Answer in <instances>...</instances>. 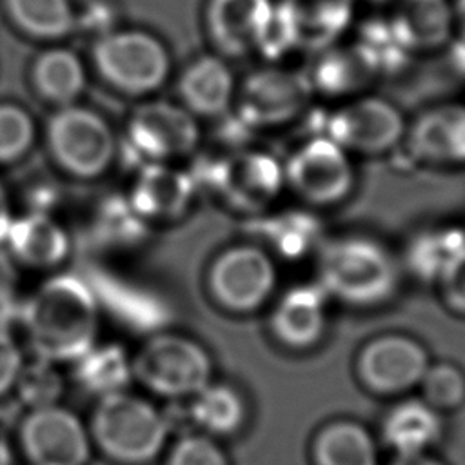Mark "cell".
Returning a JSON list of instances; mask_svg holds the SVG:
<instances>
[{
  "label": "cell",
  "mask_w": 465,
  "mask_h": 465,
  "mask_svg": "<svg viewBox=\"0 0 465 465\" xmlns=\"http://www.w3.org/2000/svg\"><path fill=\"white\" fill-rule=\"evenodd\" d=\"M20 316L29 347L40 360L76 361L96 343V298L73 274L45 280L24 303Z\"/></svg>",
  "instance_id": "obj_1"
},
{
  "label": "cell",
  "mask_w": 465,
  "mask_h": 465,
  "mask_svg": "<svg viewBox=\"0 0 465 465\" xmlns=\"http://www.w3.org/2000/svg\"><path fill=\"white\" fill-rule=\"evenodd\" d=\"M314 258L316 283L331 302L376 309L389 303L401 287L400 256L371 234L347 232L325 238Z\"/></svg>",
  "instance_id": "obj_2"
},
{
  "label": "cell",
  "mask_w": 465,
  "mask_h": 465,
  "mask_svg": "<svg viewBox=\"0 0 465 465\" xmlns=\"http://www.w3.org/2000/svg\"><path fill=\"white\" fill-rule=\"evenodd\" d=\"M93 445L120 465H145L167 445L171 420L149 400L127 391L98 398L89 420Z\"/></svg>",
  "instance_id": "obj_3"
},
{
  "label": "cell",
  "mask_w": 465,
  "mask_h": 465,
  "mask_svg": "<svg viewBox=\"0 0 465 465\" xmlns=\"http://www.w3.org/2000/svg\"><path fill=\"white\" fill-rule=\"evenodd\" d=\"M133 380L151 394L182 401L193 398L213 378L209 352L180 334H154L131 358Z\"/></svg>",
  "instance_id": "obj_4"
},
{
  "label": "cell",
  "mask_w": 465,
  "mask_h": 465,
  "mask_svg": "<svg viewBox=\"0 0 465 465\" xmlns=\"http://www.w3.org/2000/svg\"><path fill=\"white\" fill-rule=\"evenodd\" d=\"M189 173L196 189L218 193L238 211L262 213L285 189L283 163L265 151H238L222 158L202 160Z\"/></svg>",
  "instance_id": "obj_5"
},
{
  "label": "cell",
  "mask_w": 465,
  "mask_h": 465,
  "mask_svg": "<svg viewBox=\"0 0 465 465\" xmlns=\"http://www.w3.org/2000/svg\"><path fill=\"white\" fill-rule=\"evenodd\" d=\"M285 189L311 209L334 207L356 187L352 154L323 133L303 140L283 163Z\"/></svg>",
  "instance_id": "obj_6"
},
{
  "label": "cell",
  "mask_w": 465,
  "mask_h": 465,
  "mask_svg": "<svg viewBox=\"0 0 465 465\" xmlns=\"http://www.w3.org/2000/svg\"><path fill=\"white\" fill-rule=\"evenodd\" d=\"M405 131L407 120L396 104L361 93L336 105L318 133L332 138L352 156H380L401 147Z\"/></svg>",
  "instance_id": "obj_7"
},
{
  "label": "cell",
  "mask_w": 465,
  "mask_h": 465,
  "mask_svg": "<svg viewBox=\"0 0 465 465\" xmlns=\"http://www.w3.org/2000/svg\"><path fill=\"white\" fill-rule=\"evenodd\" d=\"M93 62L107 84L127 94L156 91L171 65L163 44L143 31H109L98 36Z\"/></svg>",
  "instance_id": "obj_8"
},
{
  "label": "cell",
  "mask_w": 465,
  "mask_h": 465,
  "mask_svg": "<svg viewBox=\"0 0 465 465\" xmlns=\"http://www.w3.org/2000/svg\"><path fill=\"white\" fill-rule=\"evenodd\" d=\"M45 142L54 162L78 178L104 174L116 151L109 124L98 113L73 104L49 118Z\"/></svg>",
  "instance_id": "obj_9"
},
{
  "label": "cell",
  "mask_w": 465,
  "mask_h": 465,
  "mask_svg": "<svg viewBox=\"0 0 465 465\" xmlns=\"http://www.w3.org/2000/svg\"><path fill=\"white\" fill-rule=\"evenodd\" d=\"M207 283L220 307L234 314H249L272 298L278 271L265 247L243 243L229 247L214 258Z\"/></svg>",
  "instance_id": "obj_10"
},
{
  "label": "cell",
  "mask_w": 465,
  "mask_h": 465,
  "mask_svg": "<svg viewBox=\"0 0 465 465\" xmlns=\"http://www.w3.org/2000/svg\"><path fill=\"white\" fill-rule=\"evenodd\" d=\"M27 465H87L93 441L87 425L58 403L29 409L18 427Z\"/></svg>",
  "instance_id": "obj_11"
},
{
  "label": "cell",
  "mask_w": 465,
  "mask_h": 465,
  "mask_svg": "<svg viewBox=\"0 0 465 465\" xmlns=\"http://www.w3.org/2000/svg\"><path fill=\"white\" fill-rule=\"evenodd\" d=\"M312 96L305 71L263 67L242 84L236 116L249 129L285 125L303 114Z\"/></svg>",
  "instance_id": "obj_12"
},
{
  "label": "cell",
  "mask_w": 465,
  "mask_h": 465,
  "mask_svg": "<svg viewBox=\"0 0 465 465\" xmlns=\"http://www.w3.org/2000/svg\"><path fill=\"white\" fill-rule=\"evenodd\" d=\"M198 140L194 114L163 100L138 105L129 118L125 134L127 149L140 167L185 156L196 149Z\"/></svg>",
  "instance_id": "obj_13"
},
{
  "label": "cell",
  "mask_w": 465,
  "mask_h": 465,
  "mask_svg": "<svg viewBox=\"0 0 465 465\" xmlns=\"http://www.w3.org/2000/svg\"><path fill=\"white\" fill-rule=\"evenodd\" d=\"M401 147L423 165H465V102H443L423 109L411 122Z\"/></svg>",
  "instance_id": "obj_14"
},
{
  "label": "cell",
  "mask_w": 465,
  "mask_h": 465,
  "mask_svg": "<svg viewBox=\"0 0 465 465\" xmlns=\"http://www.w3.org/2000/svg\"><path fill=\"white\" fill-rule=\"evenodd\" d=\"M430 365L425 347L405 334L391 332L369 340L358 354V374L378 392H401L420 385Z\"/></svg>",
  "instance_id": "obj_15"
},
{
  "label": "cell",
  "mask_w": 465,
  "mask_h": 465,
  "mask_svg": "<svg viewBox=\"0 0 465 465\" xmlns=\"http://www.w3.org/2000/svg\"><path fill=\"white\" fill-rule=\"evenodd\" d=\"M329 307L331 298L316 282L292 285L274 302L269 329L289 349H311L327 332Z\"/></svg>",
  "instance_id": "obj_16"
},
{
  "label": "cell",
  "mask_w": 465,
  "mask_h": 465,
  "mask_svg": "<svg viewBox=\"0 0 465 465\" xmlns=\"http://www.w3.org/2000/svg\"><path fill=\"white\" fill-rule=\"evenodd\" d=\"M272 11L271 0H209L205 25L211 42L231 56L256 51Z\"/></svg>",
  "instance_id": "obj_17"
},
{
  "label": "cell",
  "mask_w": 465,
  "mask_h": 465,
  "mask_svg": "<svg viewBox=\"0 0 465 465\" xmlns=\"http://www.w3.org/2000/svg\"><path fill=\"white\" fill-rule=\"evenodd\" d=\"M194 193L196 185L189 173L167 163H145L136 176L129 202L145 220H173L187 211Z\"/></svg>",
  "instance_id": "obj_18"
},
{
  "label": "cell",
  "mask_w": 465,
  "mask_h": 465,
  "mask_svg": "<svg viewBox=\"0 0 465 465\" xmlns=\"http://www.w3.org/2000/svg\"><path fill=\"white\" fill-rule=\"evenodd\" d=\"M296 38L298 51L318 53L349 29L354 0H283L278 4Z\"/></svg>",
  "instance_id": "obj_19"
},
{
  "label": "cell",
  "mask_w": 465,
  "mask_h": 465,
  "mask_svg": "<svg viewBox=\"0 0 465 465\" xmlns=\"http://www.w3.org/2000/svg\"><path fill=\"white\" fill-rule=\"evenodd\" d=\"M389 15L398 36L412 54L445 49L456 33L452 2L449 0H394Z\"/></svg>",
  "instance_id": "obj_20"
},
{
  "label": "cell",
  "mask_w": 465,
  "mask_h": 465,
  "mask_svg": "<svg viewBox=\"0 0 465 465\" xmlns=\"http://www.w3.org/2000/svg\"><path fill=\"white\" fill-rule=\"evenodd\" d=\"M5 243L18 262L35 269L56 267L69 254L65 229L47 213L38 211L13 218Z\"/></svg>",
  "instance_id": "obj_21"
},
{
  "label": "cell",
  "mask_w": 465,
  "mask_h": 465,
  "mask_svg": "<svg viewBox=\"0 0 465 465\" xmlns=\"http://www.w3.org/2000/svg\"><path fill=\"white\" fill-rule=\"evenodd\" d=\"M305 74L314 96L322 94L327 98H352L361 94L376 78L352 44H332L314 53L312 65Z\"/></svg>",
  "instance_id": "obj_22"
},
{
  "label": "cell",
  "mask_w": 465,
  "mask_h": 465,
  "mask_svg": "<svg viewBox=\"0 0 465 465\" xmlns=\"http://www.w3.org/2000/svg\"><path fill=\"white\" fill-rule=\"evenodd\" d=\"M254 231L271 254L285 260L314 256L325 240L323 225L311 207L267 214L254 223Z\"/></svg>",
  "instance_id": "obj_23"
},
{
  "label": "cell",
  "mask_w": 465,
  "mask_h": 465,
  "mask_svg": "<svg viewBox=\"0 0 465 465\" xmlns=\"http://www.w3.org/2000/svg\"><path fill=\"white\" fill-rule=\"evenodd\" d=\"M465 247V229L454 223L416 229L400 256L403 272L434 285L445 265Z\"/></svg>",
  "instance_id": "obj_24"
},
{
  "label": "cell",
  "mask_w": 465,
  "mask_h": 465,
  "mask_svg": "<svg viewBox=\"0 0 465 465\" xmlns=\"http://www.w3.org/2000/svg\"><path fill=\"white\" fill-rule=\"evenodd\" d=\"M178 93L191 114L216 116L231 105L234 76L222 58L202 56L182 73Z\"/></svg>",
  "instance_id": "obj_25"
},
{
  "label": "cell",
  "mask_w": 465,
  "mask_h": 465,
  "mask_svg": "<svg viewBox=\"0 0 465 465\" xmlns=\"http://www.w3.org/2000/svg\"><path fill=\"white\" fill-rule=\"evenodd\" d=\"M187 418L198 432L211 438L236 434L247 420L242 392L227 383H209L187 400Z\"/></svg>",
  "instance_id": "obj_26"
},
{
  "label": "cell",
  "mask_w": 465,
  "mask_h": 465,
  "mask_svg": "<svg viewBox=\"0 0 465 465\" xmlns=\"http://www.w3.org/2000/svg\"><path fill=\"white\" fill-rule=\"evenodd\" d=\"M73 363V376L76 383L96 398L122 392L133 381L131 358L114 343H94Z\"/></svg>",
  "instance_id": "obj_27"
},
{
  "label": "cell",
  "mask_w": 465,
  "mask_h": 465,
  "mask_svg": "<svg viewBox=\"0 0 465 465\" xmlns=\"http://www.w3.org/2000/svg\"><path fill=\"white\" fill-rule=\"evenodd\" d=\"M441 432L438 412L425 401H405L394 407L383 423L387 443L400 454H421Z\"/></svg>",
  "instance_id": "obj_28"
},
{
  "label": "cell",
  "mask_w": 465,
  "mask_h": 465,
  "mask_svg": "<svg viewBox=\"0 0 465 465\" xmlns=\"http://www.w3.org/2000/svg\"><path fill=\"white\" fill-rule=\"evenodd\" d=\"M31 74L36 91L60 107L71 105L85 87L84 64L73 51L62 47L38 54Z\"/></svg>",
  "instance_id": "obj_29"
},
{
  "label": "cell",
  "mask_w": 465,
  "mask_h": 465,
  "mask_svg": "<svg viewBox=\"0 0 465 465\" xmlns=\"http://www.w3.org/2000/svg\"><path fill=\"white\" fill-rule=\"evenodd\" d=\"M352 45L360 51L376 78L401 73L414 56L398 36L391 18L383 16L363 20L358 25Z\"/></svg>",
  "instance_id": "obj_30"
},
{
  "label": "cell",
  "mask_w": 465,
  "mask_h": 465,
  "mask_svg": "<svg viewBox=\"0 0 465 465\" xmlns=\"http://www.w3.org/2000/svg\"><path fill=\"white\" fill-rule=\"evenodd\" d=\"M11 22L27 36L58 40L76 29L69 0H4Z\"/></svg>",
  "instance_id": "obj_31"
},
{
  "label": "cell",
  "mask_w": 465,
  "mask_h": 465,
  "mask_svg": "<svg viewBox=\"0 0 465 465\" xmlns=\"http://www.w3.org/2000/svg\"><path fill=\"white\" fill-rule=\"evenodd\" d=\"M147 236V220L142 218L129 198L109 194L104 198L93 216V238L96 243L111 249L138 245Z\"/></svg>",
  "instance_id": "obj_32"
},
{
  "label": "cell",
  "mask_w": 465,
  "mask_h": 465,
  "mask_svg": "<svg viewBox=\"0 0 465 465\" xmlns=\"http://www.w3.org/2000/svg\"><path fill=\"white\" fill-rule=\"evenodd\" d=\"M316 460L320 465H376V449L361 427L338 423L320 434Z\"/></svg>",
  "instance_id": "obj_33"
},
{
  "label": "cell",
  "mask_w": 465,
  "mask_h": 465,
  "mask_svg": "<svg viewBox=\"0 0 465 465\" xmlns=\"http://www.w3.org/2000/svg\"><path fill=\"white\" fill-rule=\"evenodd\" d=\"M15 389L27 409L47 407L62 398L64 378L53 361L36 358L31 363H24Z\"/></svg>",
  "instance_id": "obj_34"
},
{
  "label": "cell",
  "mask_w": 465,
  "mask_h": 465,
  "mask_svg": "<svg viewBox=\"0 0 465 465\" xmlns=\"http://www.w3.org/2000/svg\"><path fill=\"white\" fill-rule=\"evenodd\" d=\"M420 385L432 409H452L465 400V374L452 363L429 365Z\"/></svg>",
  "instance_id": "obj_35"
},
{
  "label": "cell",
  "mask_w": 465,
  "mask_h": 465,
  "mask_svg": "<svg viewBox=\"0 0 465 465\" xmlns=\"http://www.w3.org/2000/svg\"><path fill=\"white\" fill-rule=\"evenodd\" d=\"M35 142V122L27 111L0 104V163L22 158Z\"/></svg>",
  "instance_id": "obj_36"
},
{
  "label": "cell",
  "mask_w": 465,
  "mask_h": 465,
  "mask_svg": "<svg viewBox=\"0 0 465 465\" xmlns=\"http://www.w3.org/2000/svg\"><path fill=\"white\" fill-rule=\"evenodd\" d=\"M165 465H231V461L214 438L193 432L174 441Z\"/></svg>",
  "instance_id": "obj_37"
},
{
  "label": "cell",
  "mask_w": 465,
  "mask_h": 465,
  "mask_svg": "<svg viewBox=\"0 0 465 465\" xmlns=\"http://www.w3.org/2000/svg\"><path fill=\"white\" fill-rule=\"evenodd\" d=\"M441 303L465 318V247L445 265L434 283Z\"/></svg>",
  "instance_id": "obj_38"
},
{
  "label": "cell",
  "mask_w": 465,
  "mask_h": 465,
  "mask_svg": "<svg viewBox=\"0 0 465 465\" xmlns=\"http://www.w3.org/2000/svg\"><path fill=\"white\" fill-rule=\"evenodd\" d=\"M24 363L20 345L5 329H0V398L15 389Z\"/></svg>",
  "instance_id": "obj_39"
},
{
  "label": "cell",
  "mask_w": 465,
  "mask_h": 465,
  "mask_svg": "<svg viewBox=\"0 0 465 465\" xmlns=\"http://www.w3.org/2000/svg\"><path fill=\"white\" fill-rule=\"evenodd\" d=\"M445 49H447V58H449L450 69L461 80H465V36H461V35L454 36Z\"/></svg>",
  "instance_id": "obj_40"
},
{
  "label": "cell",
  "mask_w": 465,
  "mask_h": 465,
  "mask_svg": "<svg viewBox=\"0 0 465 465\" xmlns=\"http://www.w3.org/2000/svg\"><path fill=\"white\" fill-rule=\"evenodd\" d=\"M11 222H13V216L9 211V198H7L4 185L0 183V243L5 242Z\"/></svg>",
  "instance_id": "obj_41"
},
{
  "label": "cell",
  "mask_w": 465,
  "mask_h": 465,
  "mask_svg": "<svg viewBox=\"0 0 465 465\" xmlns=\"http://www.w3.org/2000/svg\"><path fill=\"white\" fill-rule=\"evenodd\" d=\"M392 465H441L440 461L421 454H407V456H398V460Z\"/></svg>",
  "instance_id": "obj_42"
},
{
  "label": "cell",
  "mask_w": 465,
  "mask_h": 465,
  "mask_svg": "<svg viewBox=\"0 0 465 465\" xmlns=\"http://www.w3.org/2000/svg\"><path fill=\"white\" fill-rule=\"evenodd\" d=\"M452 11H454L456 31H458V35L465 36V0H454L452 2Z\"/></svg>",
  "instance_id": "obj_43"
},
{
  "label": "cell",
  "mask_w": 465,
  "mask_h": 465,
  "mask_svg": "<svg viewBox=\"0 0 465 465\" xmlns=\"http://www.w3.org/2000/svg\"><path fill=\"white\" fill-rule=\"evenodd\" d=\"M0 465H11V452L2 438H0Z\"/></svg>",
  "instance_id": "obj_44"
},
{
  "label": "cell",
  "mask_w": 465,
  "mask_h": 465,
  "mask_svg": "<svg viewBox=\"0 0 465 465\" xmlns=\"http://www.w3.org/2000/svg\"><path fill=\"white\" fill-rule=\"evenodd\" d=\"M371 2H376V4H385V2H392V0H371Z\"/></svg>",
  "instance_id": "obj_45"
}]
</instances>
